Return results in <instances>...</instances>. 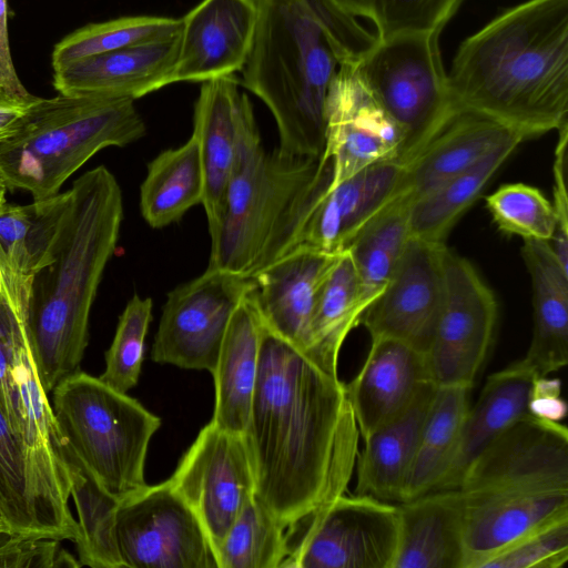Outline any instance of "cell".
Wrapping results in <instances>:
<instances>
[{
	"label": "cell",
	"instance_id": "4dcf8cb0",
	"mask_svg": "<svg viewBox=\"0 0 568 568\" xmlns=\"http://www.w3.org/2000/svg\"><path fill=\"white\" fill-rule=\"evenodd\" d=\"M71 191L34 200L27 205L0 207V260L12 272L29 278L54 258L69 217Z\"/></svg>",
	"mask_w": 568,
	"mask_h": 568
},
{
	"label": "cell",
	"instance_id": "8d00e7d4",
	"mask_svg": "<svg viewBox=\"0 0 568 568\" xmlns=\"http://www.w3.org/2000/svg\"><path fill=\"white\" fill-rule=\"evenodd\" d=\"M72 497L78 514V547L81 566L124 568L116 540L120 499L102 488L82 467L70 465Z\"/></svg>",
	"mask_w": 568,
	"mask_h": 568
},
{
	"label": "cell",
	"instance_id": "44dd1931",
	"mask_svg": "<svg viewBox=\"0 0 568 568\" xmlns=\"http://www.w3.org/2000/svg\"><path fill=\"white\" fill-rule=\"evenodd\" d=\"M511 141L524 142L520 135L489 118L456 111L425 149L404 163L402 176L381 212L395 204L410 206Z\"/></svg>",
	"mask_w": 568,
	"mask_h": 568
},
{
	"label": "cell",
	"instance_id": "8992f818",
	"mask_svg": "<svg viewBox=\"0 0 568 568\" xmlns=\"http://www.w3.org/2000/svg\"><path fill=\"white\" fill-rule=\"evenodd\" d=\"M332 166L321 156L266 152L253 106L241 121L224 212L211 239L210 268L252 277L288 253L316 200L329 186Z\"/></svg>",
	"mask_w": 568,
	"mask_h": 568
},
{
	"label": "cell",
	"instance_id": "9c48e42d",
	"mask_svg": "<svg viewBox=\"0 0 568 568\" xmlns=\"http://www.w3.org/2000/svg\"><path fill=\"white\" fill-rule=\"evenodd\" d=\"M0 263V406L26 446L47 497L59 515L78 528L69 507L71 469L29 341L27 308L32 278Z\"/></svg>",
	"mask_w": 568,
	"mask_h": 568
},
{
	"label": "cell",
	"instance_id": "ba28073f",
	"mask_svg": "<svg viewBox=\"0 0 568 568\" xmlns=\"http://www.w3.org/2000/svg\"><path fill=\"white\" fill-rule=\"evenodd\" d=\"M50 404L69 467H82L120 500L148 485L144 464L158 416L82 371L54 386Z\"/></svg>",
	"mask_w": 568,
	"mask_h": 568
},
{
	"label": "cell",
	"instance_id": "8fae6325",
	"mask_svg": "<svg viewBox=\"0 0 568 568\" xmlns=\"http://www.w3.org/2000/svg\"><path fill=\"white\" fill-rule=\"evenodd\" d=\"M283 568H393L398 504L342 494L288 527Z\"/></svg>",
	"mask_w": 568,
	"mask_h": 568
},
{
	"label": "cell",
	"instance_id": "7dc6e473",
	"mask_svg": "<svg viewBox=\"0 0 568 568\" xmlns=\"http://www.w3.org/2000/svg\"><path fill=\"white\" fill-rule=\"evenodd\" d=\"M38 99L39 97L31 93L18 94L0 87V143L17 131Z\"/></svg>",
	"mask_w": 568,
	"mask_h": 568
},
{
	"label": "cell",
	"instance_id": "3957f363",
	"mask_svg": "<svg viewBox=\"0 0 568 568\" xmlns=\"http://www.w3.org/2000/svg\"><path fill=\"white\" fill-rule=\"evenodd\" d=\"M257 22L241 85L272 112L277 151L320 159L325 103L338 67L359 61L376 43L333 0H255Z\"/></svg>",
	"mask_w": 568,
	"mask_h": 568
},
{
	"label": "cell",
	"instance_id": "ffe728a7",
	"mask_svg": "<svg viewBox=\"0 0 568 568\" xmlns=\"http://www.w3.org/2000/svg\"><path fill=\"white\" fill-rule=\"evenodd\" d=\"M403 170L404 162L397 158L384 160L328 186L306 215L291 251L297 246L329 253L346 251L385 206Z\"/></svg>",
	"mask_w": 568,
	"mask_h": 568
},
{
	"label": "cell",
	"instance_id": "5b68a950",
	"mask_svg": "<svg viewBox=\"0 0 568 568\" xmlns=\"http://www.w3.org/2000/svg\"><path fill=\"white\" fill-rule=\"evenodd\" d=\"M463 507L464 568H480L525 534L568 517V430L524 417L467 467L456 487Z\"/></svg>",
	"mask_w": 568,
	"mask_h": 568
},
{
	"label": "cell",
	"instance_id": "f546056e",
	"mask_svg": "<svg viewBox=\"0 0 568 568\" xmlns=\"http://www.w3.org/2000/svg\"><path fill=\"white\" fill-rule=\"evenodd\" d=\"M0 509L11 532L75 541L78 529L55 510L29 453L0 406Z\"/></svg>",
	"mask_w": 568,
	"mask_h": 568
},
{
	"label": "cell",
	"instance_id": "ab89813d",
	"mask_svg": "<svg viewBox=\"0 0 568 568\" xmlns=\"http://www.w3.org/2000/svg\"><path fill=\"white\" fill-rule=\"evenodd\" d=\"M376 27L378 40L406 33H440L463 0H333Z\"/></svg>",
	"mask_w": 568,
	"mask_h": 568
},
{
	"label": "cell",
	"instance_id": "f1b7e54d",
	"mask_svg": "<svg viewBox=\"0 0 568 568\" xmlns=\"http://www.w3.org/2000/svg\"><path fill=\"white\" fill-rule=\"evenodd\" d=\"M252 291L234 311L211 373L215 388L211 422L239 434H244L250 417L263 328Z\"/></svg>",
	"mask_w": 568,
	"mask_h": 568
},
{
	"label": "cell",
	"instance_id": "277c9868",
	"mask_svg": "<svg viewBox=\"0 0 568 568\" xmlns=\"http://www.w3.org/2000/svg\"><path fill=\"white\" fill-rule=\"evenodd\" d=\"M70 191L54 258L33 276L27 308L30 346L47 394L80 371L91 307L123 217L120 185L105 166L85 172Z\"/></svg>",
	"mask_w": 568,
	"mask_h": 568
},
{
	"label": "cell",
	"instance_id": "ee69618b",
	"mask_svg": "<svg viewBox=\"0 0 568 568\" xmlns=\"http://www.w3.org/2000/svg\"><path fill=\"white\" fill-rule=\"evenodd\" d=\"M61 540L0 531V568L80 567L79 560L60 549Z\"/></svg>",
	"mask_w": 568,
	"mask_h": 568
},
{
	"label": "cell",
	"instance_id": "4316f807",
	"mask_svg": "<svg viewBox=\"0 0 568 568\" xmlns=\"http://www.w3.org/2000/svg\"><path fill=\"white\" fill-rule=\"evenodd\" d=\"M521 256L532 290V336L521 361L538 376L568 363V271L549 241L524 240Z\"/></svg>",
	"mask_w": 568,
	"mask_h": 568
},
{
	"label": "cell",
	"instance_id": "74e56055",
	"mask_svg": "<svg viewBox=\"0 0 568 568\" xmlns=\"http://www.w3.org/2000/svg\"><path fill=\"white\" fill-rule=\"evenodd\" d=\"M286 527L255 495L216 546L219 568H278L288 555Z\"/></svg>",
	"mask_w": 568,
	"mask_h": 568
},
{
	"label": "cell",
	"instance_id": "f6af8a7d",
	"mask_svg": "<svg viewBox=\"0 0 568 568\" xmlns=\"http://www.w3.org/2000/svg\"><path fill=\"white\" fill-rule=\"evenodd\" d=\"M558 131L552 164L554 191L552 206L556 213L557 226L550 241L554 253L561 266L568 271V195H567V144L568 124Z\"/></svg>",
	"mask_w": 568,
	"mask_h": 568
},
{
	"label": "cell",
	"instance_id": "e575fe53",
	"mask_svg": "<svg viewBox=\"0 0 568 568\" xmlns=\"http://www.w3.org/2000/svg\"><path fill=\"white\" fill-rule=\"evenodd\" d=\"M519 144V141H511L497 148L474 166L414 202L409 210L410 235L432 243H445L456 222Z\"/></svg>",
	"mask_w": 568,
	"mask_h": 568
},
{
	"label": "cell",
	"instance_id": "c3c4849f",
	"mask_svg": "<svg viewBox=\"0 0 568 568\" xmlns=\"http://www.w3.org/2000/svg\"><path fill=\"white\" fill-rule=\"evenodd\" d=\"M7 12V0H0V87L18 94H28L30 92L21 83L12 62Z\"/></svg>",
	"mask_w": 568,
	"mask_h": 568
},
{
	"label": "cell",
	"instance_id": "836d02e7",
	"mask_svg": "<svg viewBox=\"0 0 568 568\" xmlns=\"http://www.w3.org/2000/svg\"><path fill=\"white\" fill-rule=\"evenodd\" d=\"M469 390L462 386H436L402 503L434 490L447 471L469 408Z\"/></svg>",
	"mask_w": 568,
	"mask_h": 568
},
{
	"label": "cell",
	"instance_id": "bcb514c9",
	"mask_svg": "<svg viewBox=\"0 0 568 568\" xmlns=\"http://www.w3.org/2000/svg\"><path fill=\"white\" fill-rule=\"evenodd\" d=\"M567 407L561 398V383L557 378L539 377L536 382L530 413L532 416L560 422L566 416Z\"/></svg>",
	"mask_w": 568,
	"mask_h": 568
},
{
	"label": "cell",
	"instance_id": "6da1fadb",
	"mask_svg": "<svg viewBox=\"0 0 568 568\" xmlns=\"http://www.w3.org/2000/svg\"><path fill=\"white\" fill-rule=\"evenodd\" d=\"M243 435L255 497L286 529L345 494L361 436L346 386L264 324Z\"/></svg>",
	"mask_w": 568,
	"mask_h": 568
},
{
	"label": "cell",
	"instance_id": "d590c367",
	"mask_svg": "<svg viewBox=\"0 0 568 568\" xmlns=\"http://www.w3.org/2000/svg\"><path fill=\"white\" fill-rule=\"evenodd\" d=\"M409 210V205H390L369 221L347 247L364 312L385 288L410 237Z\"/></svg>",
	"mask_w": 568,
	"mask_h": 568
},
{
	"label": "cell",
	"instance_id": "f35d334b",
	"mask_svg": "<svg viewBox=\"0 0 568 568\" xmlns=\"http://www.w3.org/2000/svg\"><path fill=\"white\" fill-rule=\"evenodd\" d=\"M181 18L130 16L90 23L67 36L53 49V70L94 54L171 39Z\"/></svg>",
	"mask_w": 568,
	"mask_h": 568
},
{
	"label": "cell",
	"instance_id": "4fadbf2b",
	"mask_svg": "<svg viewBox=\"0 0 568 568\" xmlns=\"http://www.w3.org/2000/svg\"><path fill=\"white\" fill-rule=\"evenodd\" d=\"M254 287L253 277L207 267L173 288L162 307L151 359L212 373L231 317Z\"/></svg>",
	"mask_w": 568,
	"mask_h": 568
},
{
	"label": "cell",
	"instance_id": "e0dca14e",
	"mask_svg": "<svg viewBox=\"0 0 568 568\" xmlns=\"http://www.w3.org/2000/svg\"><path fill=\"white\" fill-rule=\"evenodd\" d=\"M445 246L410 235L385 288L361 317L371 338L398 339L426 354L443 301Z\"/></svg>",
	"mask_w": 568,
	"mask_h": 568
},
{
	"label": "cell",
	"instance_id": "9a60e30c",
	"mask_svg": "<svg viewBox=\"0 0 568 568\" xmlns=\"http://www.w3.org/2000/svg\"><path fill=\"white\" fill-rule=\"evenodd\" d=\"M194 511L214 548L255 495L252 463L243 434L206 424L168 479Z\"/></svg>",
	"mask_w": 568,
	"mask_h": 568
},
{
	"label": "cell",
	"instance_id": "f907efd6",
	"mask_svg": "<svg viewBox=\"0 0 568 568\" xmlns=\"http://www.w3.org/2000/svg\"><path fill=\"white\" fill-rule=\"evenodd\" d=\"M3 530H9L10 531V529H9L7 523H6V519H4L3 515H2V511L0 509V531H3Z\"/></svg>",
	"mask_w": 568,
	"mask_h": 568
},
{
	"label": "cell",
	"instance_id": "7402d4cb",
	"mask_svg": "<svg viewBox=\"0 0 568 568\" xmlns=\"http://www.w3.org/2000/svg\"><path fill=\"white\" fill-rule=\"evenodd\" d=\"M240 85L234 74L204 81L194 104L192 134L199 144L204 181L202 204L211 239L222 222L241 121L252 105Z\"/></svg>",
	"mask_w": 568,
	"mask_h": 568
},
{
	"label": "cell",
	"instance_id": "7c38bea8",
	"mask_svg": "<svg viewBox=\"0 0 568 568\" xmlns=\"http://www.w3.org/2000/svg\"><path fill=\"white\" fill-rule=\"evenodd\" d=\"M497 301L475 266L447 246L443 252V301L426 352L432 383L471 388L491 346Z\"/></svg>",
	"mask_w": 568,
	"mask_h": 568
},
{
	"label": "cell",
	"instance_id": "484cf974",
	"mask_svg": "<svg viewBox=\"0 0 568 568\" xmlns=\"http://www.w3.org/2000/svg\"><path fill=\"white\" fill-rule=\"evenodd\" d=\"M436 386L425 383L410 404L364 438L356 459V493L400 504Z\"/></svg>",
	"mask_w": 568,
	"mask_h": 568
},
{
	"label": "cell",
	"instance_id": "52a82bcc",
	"mask_svg": "<svg viewBox=\"0 0 568 568\" xmlns=\"http://www.w3.org/2000/svg\"><path fill=\"white\" fill-rule=\"evenodd\" d=\"M145 132L132 99L39 98L17 131L0 143V176L7 189L47 199L97 152L128 145Z\"/></svg>",
	"mask_w": 568,
	"mask_h": 568
},
{
	"label": "cell",
	"instance_id": "d6a6232c",
	"mask_svg": "<svg viewBox=\"0 0 568 568\" xmlns=\"http://www.w3.org/2000/svg\"><path fill=\"white\" fill-rule=\"evenodd\" d=\"M364 311L355 265L346 250L322 285L308 326L305 355L325 371L337 374L339 351Z\"/></svg>",
	"mask_w": 568,
	"mask_h": 568
},
{
	"label": "cell",
	"instance_id": "d4e9b609",
	"mask_svg": "<svg viewBox=\"0 0 568 568\" xmlns=\"http://www.w3.org/2000/svg\"><path fill=\"white\" fill-rule=\"evenodd\" d=\"M539 377L519 359L487 378L467 410L454 457L435 489L456 488L469 464L493 440L515 422L532 416L530 402Z\"/></svg>",
	"mask_w": 568,
	"mask_h": 568
},
{
	"label": "cell",
	"instance_id": "ac0fdd59",
	"mask_svg": "<svg viewBox=\"0 0 568 568\" xmlns=\"http://www.w3.org/2000/svg\"><path fill=\"white\" fill-rule=\"evenodd\" d=\"M256 22L255 0H202L181 18L171 83H202L242 71Z\"/></svg>",
	"mask_w": 568,
	"mask_h": 568
},
{
	"label": "cell",
	"instance_id": "7bdbcfd3",
	"mask_svg": "<svg viewBox=\"0 0 568 568\" xmlns=\"http://www.w3.org/2000/svg\"><path fill=\"white\" fill-rule=\"evenodd\" d=\"M567 560L568 517H565L525 534L480 568H560Z\"/></svg>",
	"mask_w": 568,
	"mask_h": 568
},
{
	"label": "cell",
	"instance_id": "cb8c5ba5",
	"mask_svg": "<svg viewBox=\"0 0 568 568\" xmlns=\"http://www.w3.org/2000/svg\"><path fill=\"white\" fill-rule=\"evenodd\" d=\"M427 382L423 352L398 339L371 338L364 364L345 384L362 438L404 410Z\"/></svg>",
	"mask_w": 568,
	"mask_h": 568
},
{
	"label": "cell",
	"instance_id": "60d3db41",
	"mask_svg": "<svg viewBox=\"0 0 568 568\" xmlns=\"http://www.w3.org/2000/svg\"><path fill=\"white\" fill-rule=\"evenodd\" d=\"M497 229L523 240L551 241L557 219L551 201L537 187L525 183L499 186L485 199Z\"/></svg>",
	"mask_w": 568,
	"mask_h": 568
},
{
	"label": "cell",
	"instance_id": "816d5d0a",
	"mask_svg": "<svg viewBox=\"0 0 568 568\" xmlns=\"http://www.w3.org/2000/svg\"><path fill=\"white\" fill-rule=\"evenodd\" d=\"M3 292V272H2V266H1V263H0V296Z\"/></svg>",
	"mask_w": 568,
	"mask_h": 568
},
{
	"label": "cell",
	"instance_id": "603a6c76",
	"mask_svg": "<svg viewBox=\"0 0 568 568\" xmlns=\"http://www.w3.org/2000/svg\"><path fill=\"white\" fill-rule=\"evenodd\" d=\"M179 34L163 41L103 52L54 69L61 94L139 99L171 84Z\"/></svg>",
	"mask_w": 568,
	"mask_h": 568
},
{
	"label": "cell",
	"instance_id": "83f0119b",
	"mask_svg": "<svg viewBox=\"0 0 568 568\" xmlns=\"http://www.w3.org/2000/svg\"><path fill=\"white\" fill-rule=\"evenodd\" d=\"M393 568H464L463 507L457 488L435 489L398 504Z\"/></svg>",
	"mask_w": 568,
	"mask_h": 568
},
{
	"label": "cell",
	"instance_id": "d6986e66",
	"mask_svg": "<svg viewBox=\"0 0 568 568\" xmlns=\"http://www.w3.org/2000/svg\"><path fill=\"white\" fill-rule=\"evenodd\" d=\"M342 253L297 246L252 276L263 324L304 354L317 295Z\"/></svg>",
	"mask_w": 568,
	"mask_h": 568
},
{
	"label": "cell",
	"instance_id": "30bf717a",
	"mask_svg": "<svg viewBox=\"0 0 568 568\" xmlns=\"http://www.w3.org/2000/svg\"><path fill=\"white\" fill-rule=\"evenodd\" d=\"M438 37V33H406L377 39L356 62L365 83L407 133L399 153H420L457 111Z\"/></svg>",
	"mask_w": 568,
	"mask_h": 568
},
{
	"label": "cell",
	"instance_id": "b9f144b4",
	"mask_svg": "<svg viewBox=\"0 0 568 568\" xmlns=\"http://www.w3.org/2000/svg\"><path fill=\"white\" fill-rule=\"evenodd\" d=\"M151 320L152 300L134 295L122 312L112 344L105 353V369L99 376L105 385L128 393L138 384Z\"/></svg>",
	"mask_w": 568,
	"mask_h": 568
},
{
	"label": "cell",
	"instance_id": "5bb4252c",
	"mask_svg": "<svg viewBox=\"0 0 568 568\" xmlns=\"http://www.w3.org/2000/svg\"><path fill=\"white\" fill-rule=\"evenodd\" d=\"M116 540L124 567L219 568L207 532L169 480L120 500Z\"/></svg>",
	"mask_w": 568,
	"mask_h": 568
},
{
	"label": "cell",
	"instance_id": "7a4b0ae2",
	"mask_svg": "<svg viewBox=\"0 0 568 568\" xmlns=\"http://www.w3.org/2000/svg\"><path fill=\"white\" fill-rule=\"evenodd\" d=\"M453 105L524 141L568 124V0H527L459 45L447 73Z\"/></svg>",
	"mask_w": 568,
	"mask_h": 568
},
{
	"label": "cell",
	"instance_id": "1f68e13d",
	"mask_svg": "<svg viewBox=\"0 0 568 568\" xmlns=\"http://www.w3.org/2000/svg\"><path fill=\"white\" fill-rule=\"evenodd\" d=\"M203 191L199 144L192 134L184 144L161 152L149 163L140 190L142 216L153 229L168 226L202 203Z\"/></svg>",
	"mask_w": 568,
	"mask_h": 568
},
{
	"label": "cell",
	"instance_id": "681fc988",
	"mask_svg": "<svg viewBox=\"0 0 568 568\" xmlns=\"http://www.w3.org/2000/svg\"><path fill=\"white\" fill-rule=\"evenodd\" d=\"M7 186L0 176V207L6 203Z\"/></svg>",
	"mask_w": 568,
	"mask_h": 568
},
{
	"label": "cell",
	"instance_id": "2e32d148",
	"mask_svg": "<svg viewBox=\"0 0 568 568\" xmlns=\"http://www.w3.org/2000/svg\"><path fill=\"white\" fill-rule=\"evenodd\" d=\"M407 139L358 72L341 63L325 103V144L321 156L332 166L329 186L364 168L395 159Z\"/></svg>",
	"mask_w": 568,
	"mask_h": 568
}]
</instances>
